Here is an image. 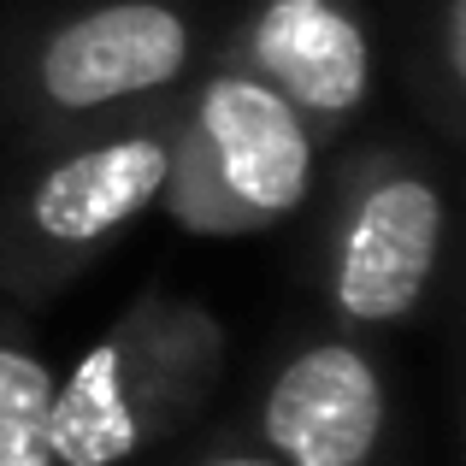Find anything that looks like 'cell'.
Returning a JSON list of instances; mask_svg holds the SVG:
<instances>
[{
  "instance_id": "1",
  "label": "cell",
  "mask_w": 466,
  "mask_h": 466,
  "mask_svg": "<svg viewBox=\"0 0 466 466\" xmlns=\"http://www.w3.org/2000/svg\"><path fill=\"white\" fill-rule=\"evenodd\" d=\"M313 189V125L230 59L207 77L171 137L159 201L195 237H237L289 218Z\"/></svg>"
},
{
  "instance_id": "2",
  "label": "cell",
  "mask_w": 466,
  "mask_h": 466,
  "mask_svg": "<svg viewBox=\"0 0 466 466\" xmlns=\"http://www.w3.org/2000/svg\"><path fill=\"white\" fill-rule=\"evenodd\" d=\"M195 66V30L166 0H106L66 18L35 47V95L54 113H101V106L159 95Z\"/></svg>"
},
{
  "instance_id": "3",
  "label": "cell",
  "mask_w": 466,
  "mask_h": 466,
  "mask_svg": "<svg viewBox=\"0 0 466 466\" xmlns=\"http://www.w3.org/2000/svg\"><path fill=\"white\" fill-rule=\"evenodd\" d=\"M443 254V195L420 166L384 159L354 189L337 237L330 289L337 308L360 325H390L413 313Z\"/></svg>"
},
{
  "instance_id": "4",
  "label": "cell",
  "mask_w": 466,
  "mask_h": 466,
  "mask_svg": "<svg viewBox=\"0 0 466 466\" xmlns=\"http://www.w3.org/2000/svg\"><path fill=\"white\" fill-rule=\"evenodd\" d=\"M171 137H177V118H142L54 159L24 189V237L59 254H83L118 237L166 195Z\"/></svg>"
},
{
  "instance_id": "5",
  "label": "cell",
  "mask_w": 466,
  "mask_h": 466,
  "mask_svg": "<svg viewBox=\"0 0 466 466\" xmlns=\"http://www.w3.org/2000/svg\"><path fill=\"white\" fill-rule=\"evenodd\" d=\"M237 66L284 95L319 137L372 95V35L349 0H260Z\"/></svg>"
},
{
  "instance_id": "6",
  "label": "cell",
  "mask_w": 466,
  "mask_h": 466,
  "mask_svg": "<svg viewBox=\"0 0 466 466\" xmlns=\"http://www.w3.org/2000/svg\"><path fill=\"white\" fill-rule=\"evenodd\" d=\"M384 431V384L372 360L319 342L278 372L266 396V443L289 466H360Z\"/></svg>"
},
{
  "instance_id": "7",
  "label": "cell",
  "mask_w": 466,
  "mask_h": 466,
  "mask_svg": "<svg viewBox=\"0 0 466 466\" xmlns=\"http://www.w3.org/2000/svg\"><path fill=\"white\" fill-rule=\"evenodd\" d=\"M47 408L54 372L24 349H0V466H54Z\"/></svg>"
},
{
  "instance_id": "8",
  "label": "cell",
  "mask_w": 466,
  "mask_h": 466,
  "mask_svg": "<svg viewBox=\"0 0 466 466\" xmlns=\"http://www.w3.org/2000/svg\"><path fill=\"white\" fill-rule=\"evenodd\" d=\"M443 77L449 89H461L466 77V0H443Z\"/></svg>"
},
{
  "instance_id": "9",
  "label": "cell",
  "mask_w": 466,
  "mask_h": 466,
  "mask_svg": "<svg viewBox=\"0 0 466 466\" xmlns=\"http://www.w3.org/2000/svg\"><path fill=\"white\" fill-rule=\"evenodd\" d=\"M207 466H272V461H207Z\"/></svg>"
}]
</instances>
